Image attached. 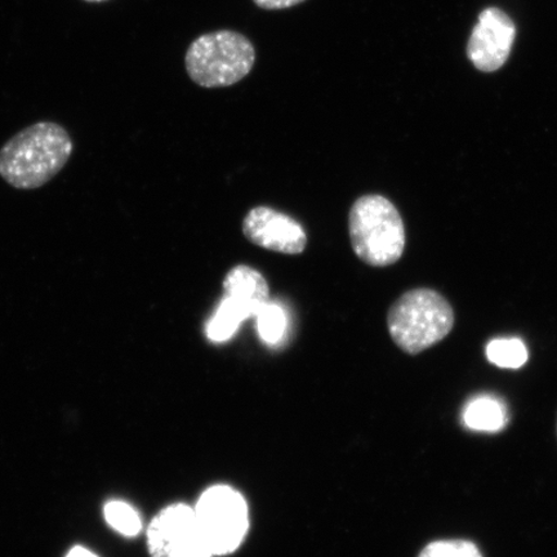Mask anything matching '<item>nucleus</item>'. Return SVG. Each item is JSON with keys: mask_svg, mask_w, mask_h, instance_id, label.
Masks as SVG:
<instances>
[{"mask_svg": "<svg viewBox=\"0 0 557 557\" xmlns=\"http://www.w3.org/2000/svg\"><path fill=\"white\" fill-rule=\"evenodd\" d=\"M243 234L255 246L283 255H301L308 246V235L296 220L263 206L244 218Z\"/></svg>", "mask_w": 557, "mask_h": 557, "instance_id": "8", "label": "nucleus"}, {"mask_svg": "<svg viewBox=\"0 0 557 557\" xmlns=\"http://www.w3.org/2000/svg\"><path fill=\"white\" fill-rule=\"evenodd\" d=\"M104 520L117 533L135 537L143 529V521L134 507L123 500H111L103 508Z\"/></svg>", "mask_w": 557, "mask_h": 557, "instance_id": "14", "label": "nucleus"}, {"mask_svg": "<svg viewBox=\"0 0 557 557\" xmlns=\"http://www.w3.org/2000/svg\"><path fill=\"white\" fill-rule=\"evenodd\" d=\"M224 292L226 297L235 299L256 312L270 298V288L267 278L253 268L247 264H238L228 271L225 276Z\"/></svg>", "mask_w": 557, "mask_h": 557, "instance_id": "9", "label": "nucleus"}, {"mask_svg": "<svg viewBox=\"0 0 557 557\" xmlns=\"http://www.w3.org/2000/svg\"><path fill=\"white\" fill-rule=\"evenodd\" d=\"M250 317H255V312L247 306L236 302L233 298L222 297L218 309L207 324L208 339L218 344L225 343L239 330L244 320Z\"/></svg>", "mask_w": 557, "mask_h": 557, "instance_id": "11", "label": "nucleus"}, {"mask_svg": "<svg viewBox=\"0 0 557 557\" xmlns=\"http://www.w3.org/2000/svg\"><path fill=\"white\" fill-rule=\"evenodd\" d=\"M255 318L257 331L264 344L275 346L282 343L288 326L287 313L282 306L268 301L257 310Z\"/></svg>", "mask_w": 557, "mask_h": 557, "instance_id": "12", "label": "nucleus"}, {"mask_svg": "<svg viewBox=\"0 0 557 557\" xmlns=\"http://www.w3.org/2000/svg\"><path fill=\"white\" fill-rule=\"evenodd\" d=\"M354 253L372 268L398 262L406 248V227L396 207L382 195H364L348 213Z\"/></svg>", "mask_w": 557, "mask_h": 557, "instance_id": "2", "label": "nucleus"}, {"mask_svg": "<svg viewBox=\"0 0 557 557\" xmlns=\"http://www.w3.org/2000/svg\"><path fill=\"white\" fill-rule=\"evenodd\" d=\"M73 152V138L61 124H32L0 149V177L17 190L39 189L65 169Z\"/></svg>", "mask_w": 557, "mask_h": 557, "instance_id": "1", "label": "nucleus"}, {"mask_svg": "<svg viewBox=\"0 0 557 557\" xmlns=\"http://www.w3.org/2000/svg\"><path fill=\"white\" fill-rule=\"evenodd\" d=\"M486 358L499 368L519 369L525 366L529 354L520 338H496L486 345Z\"/></svg>", "mask_w": 557, "mask_h": 557, "instance_id": "13", "label": "nucleus"}, {"mask_svg": "<svg viewBox=\"0 0 557 557\" xmlns=\"http://www.w3.org/2000/svg\"><path fill=\"white\" fill-rule=\"evenodd\" d=\"M417 557H484L475 543L466 540H445L429 543Z\"/></svg>", "mask_w": 557, "mask_h": 557, "instance_id": "15", "label": "nucleus"}, {"mask_svg": "<svg viewBox=\"0 0 557 557\" xmlns=\"http://www.w3.org/2000/svg\"><path fill=\"white\" fill-rule=\"evenodd\" d=\"M253 2L262 10L275 11L290 9V7L304 3L305 0H253Z\"/></svg>", "mask_w": 557, "mask_h": 557, "instance_id": "16", "label": "nucleus"}, {"mask_svg": "<svg viewBox=\"0 0 557 557\" xmlns=\"http://www.w3.org/2000/svg\"><path fill=\"white\" fill-rule=\"evenodd\" d=\"M195 518L214 557L232 555L242 546L249 529L247 500L234 487H208L195 504Z\"/></svg>", "mask_w": 557, "mask_h": 557, "instance_id": "5", "label": "nucleus"}, {"mask_svg": "<svg viewBox=\"0 0 557 557\" xmlns=\"http://www.w3.org/2000/svg\"><path fill=\"white\" fill-rule=\"evenodd\" d=\"M87 2H103V0H87Z\"/></svg>", "mask_w": 557, "mask_h": 557, "instance_id": "18", "label": "nucleus"}, {"mask_svg": "<svg viewBox=\"0 0 557 557\" xmlns=\"http://www.w3.org/2000/svg\"><path fill=\"white\" fill-rule=\"evenodd\" d=\"M517 38V26L504 11L486 9L473 27L468 55L480 72L493 73L506 64Z\"/></svg>", "mask_w": 557, "mask_h": 557, "instance_id": "7", "label": "nucleus"}, {"mask_svg": "<svg viewBox=\"0 0 557 557\" xmlns=\"http://www.w3.org/2000/svg\"><path fill=\"white\" fill-rule=\"evenodd\" d=\"M151 557H214L201 535L194 508L174 504L160 510L148 528Z\"/></svg>", "mask_w": 557, "mask_h": 557, "instance_id": "6", "label": "nucleus"}, {"mask_svg": "<svg viewBox=\"0 0 557 557\" xmlns=\"http://www.w3.org/2000/svg\"><path fill=\"white\" fill-rule=\"evenodd\" d=\"M256 50L243 34L219 30L200 35L185 55L186 72L200 87L224 88L252 72Z\"/></svg>", "mask_w": 557, "mask_h": 557, "instance_id": "4", "label": "nucleus"}, {"mask_svg": "<svg viewBox=\"0 0 557 557\" xmlns=\"http://www.w3.org/2000/svg\"><path fill=\"white\" fill-rule=\"evenodd\" d=\"M66 557H97L94 553H90L89 549L81 546H76L70 549Z\"/></svg>", "mask_w": 557, "mask_h": 557, "instance_id": "17", "label": "nucleus"}, {"mask_svg": "<svg viewBox=\"0 0 557 557\" xmlns=\"http://www.w3.org/2000/svg\"><path fill=\"white\" fill-rule=\"evenodd\" d=\"M455 325L451 306L437 292L418 288L404 294L387 313V329L404 352L417 355L441 343Z\"/></svg>", "mask_w": 557, "mask_h": 557, "instance_id": "3", "label": "nucleus"}, {"mask_svg": "<svg viewBox=\"0 0 557 557\" xmlns=\"http://www.w3.org/2000/svg\"><path fill=\"white\" fill-rule=\"evenodd\" d=\"M462 420L465 426L472 431L499 433L507 426V408L494 396H476L466 404Z\"/></svg>", "mask_w": 557, "mask_h": 557, "instance_id": "10", "label": "nucleus"}]
</instances>
